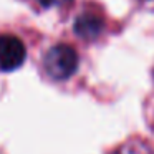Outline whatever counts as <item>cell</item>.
Wrapping results in <instances>:
<instances>
[{
	"label": "cell",
	"mask_w": 154,
	"mask_h": 154,
	"mask_svg": "<svg viewBox=\"0 0 154 154\" xmlns=\"http://www.w3.org/2000/svg\"><path fill=\"white\" fill-rule=\"evenodd\" d=\"M78 55L70 45H57L45 57V68L55 80H66L76 71Z\"/></svg>",
	"instance_id": "1"
},
{
	"label": "cell",
	"mask_w": 154,
	"mask_h": 154,
	"mask_svg": "<svg viewBox=\"0 0 154 154\" xmlns=\"http://www.w3.org/2000/svg\"><path fill=\"white\" fill-rule=\"evenodd\" d=\"M42 5L45 7H51V5H63V4H68L70 0H38Z\"/></svg>",
	"instance_id": "4"
},
{
	"label": "cell",
	"mask_w": 154,
	"mask_h": 154,
	"mask_svg": "<svg viewBox=\"0 0 154 154\" xmlns=\"http://www.w3.org/2000/svg\"><path fill=\"white\" fill-rule=\"evenodd\" d=\"M101 27H103V23L98 17L91 14H85L78 17L76 23H75V32L83 38H94L100 33Z\"/></svg>",
	"instance_id": "3"
},
{
	"label": "cell",
	"mask_w": 154,
	"mask_h": 154,
	"mask_svg": "<svg viewBox=\"0 0 154 154\" xmlns=\"http://www.w3.org/2000/svg\"><path fill=\"white\" fill-rule=\"evenodd\" d=\"M25 61V47L17 37H0V68L10 71L18 68Z\"/></svg>",
	"instance_id": "2"
}]
</instances>
